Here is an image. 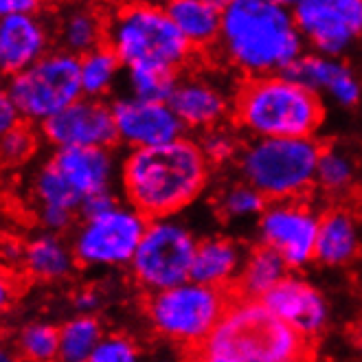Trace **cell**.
<instances>
[{
  "mask_svg": "<svg viewBox=\"0 0 362 362\" xmlns=\"http://www.w3.org/2000/svg\"><path fill=\"white\" fill-rule=\"evenodd\" d=\"M145 362H191V358H187V351L176 345L160 343L145 351Z\"/></svg>",
  "mask_w": 362,
  "mask_h": 362,
  "instance_id": "cell-36",
  "label": "cell"
},
{
  "mask_svg": "<svg viewBox=\"0 0 362 362\" xmlns=\"http://www.w3.org/2000/svg\"><path fill=\"white\" fill-rule=\"evenodd\" d=\"M288 75L321 99L329 97V101L340 108H354L362 99L360 77L340 57H329L314 51L303 53Z\"/></svg>",
  "mask_w": 362,
  "mask_h": 362,
  "instance_id": "cell-18",
  "label": "cell"
},
{
  "mask_svg": "<svg viewBox=\"0 0 362 362\" xmlns=\"http://www.w3.org/2000/svg\"><path fill=\"white\" fill-rule=\"evenodd\" d=\"M266 206L268 200L242 178L224 185L216 196V209L220 213V218H224L226 222L259 220Z\"/></svg>",
  "mask_w": 362,
  "mask_h": 362,
  "instance_id": "cell-28",
  "label": "cell"
},
{
  "mask_svg": "<svg viewBox=\"0 0 362 362\" xmlns=\"http://www.w3.org/2000/svg\"><path fill=\"white\" fill-rule=\"evenodd\" d=\"M211 163L198 139L180 136L174 143L130 150L121 158L119 191L125 204L147 220L176 218L209 187Z\"/></svg>",
  "mask_w": 362,
  "mask_h": 362,
  "instance_id": "cell-1",
  "label": "cell"
},
{
  "mask_svg": "<svg viewBox=\"0 0 362 362\" xmlns=\"http://www.w3.org/2000/svg\"><path fill=\"white\" fill-rule=\"evenodd\" d=\"M198 143L202 147L206 160L211 163V167L238 160L244 147V143L240 141V134L228 125H218V127H213V130L202 132Z\"/></svg>",
  "mask_w": 362,
  "mask_h": 362,
  "instance_id": "cell-31",
  "label": "cell"
},
{
  "mask_svg": "<svg viewBox=\"0 0 362 362\" xmlns=\"http://www.w3.org/2000/svg\"><path fill=\"white\" fill-rule=\"evenodd\" d=\"M191 362H262V360L244 358V356H238V354L213 349V347L204 345L198 351H194V356H191Z\"/></svg>",
  "mask_w": 362,
  "mask_h": 362,
  "instance_id": "cell-37",
  "label": "cell"
},
{
  "mask_svg": "<svg viewBox=\"0 0 362 362\" xmlns=\"http://www.w3.org/2000/svg\"><path fill=\"white\" fill-rule=\"evenodd\" d=\"M101 305V296L97 290H79L75 296H73V308L77 310V314H95Z\"/></svg>",
  "mask_w": 362,
  "mask_h": 362,
  "instance_id": "cell-38",
  "label": "cell"
},
{
  "mask_svg": "<svg viewBox=\"0 0 362 362\" xmlns=\"http://www.w3.org/2000/svg\"><path fill=\"white\" fill-rule=\"evenodd\" d=\"M321 150L316 139H250L235 163L240 178L268 202L303 200L316 185Z\"/></svg>",
  "mask_w": 362,
  "mask_h": 362,
  "instance_id": "cell-6",
  "label": "cell"
},
{
  "mask_svg": "<svg viewBox=\"0 0 362 362\" xmlns=\"http://www.w3.org/2000/svg\"><path fill=\"white\" fill-rule=\"evenodd\" d=\"M37 9L40 3H35V0H0V18H7L13 13H31Z\"/></svg>",
  "mask_w": 362,
  "mask_h": 362,
  "instance_id": "cell-39",
  "label": "cell"
},
{
  "mask_svg": "<svg viewBox=\"0 0 362 362\" xmlns=\"http://www.w3.org/2000/svg\"><path fill=\"white\" fill-rule=\"evenodd\" d=\"M230 301V292L189 279L176 288L147 294L143 312L160 343L198 351L222 323Z\"/></svg>",
  "mask_w": 362,
  "mask_h": 362,
  "instance_id": "cell-7",
  "label": "cell"
},
{
  "mask_svg": "<svg viewBox=\"0 0 362 362\" xmlns=\"http://www.w3.org/2000/svg\"><path fill=\"white\" fill-rule=\"evenodd\" d=\"M23 123H47L83 97L79 57L53 49L27 71L7 81Z\"/></svg>",
  "mask_w": 362,
  "mask_h": 362,
  "instance_id": "cell-9",
  "label": "cell"
},
{
  "mask_svg": "<svg viewBox=\"0 0 362 362\" xmlns=\"http://www.w3.org/2000/svg\"><path fill=\"white\" fill-rule=\"evenodd\" d=\"M123 198L117 194V191H105V194H97L93 198H88L83 202L81 211H79V220H88V218H97L101 213L115 209Z\"/></svg>",
  "mask_w": 362,
  "mask_h": 362,
  "instance_id": "cell-35",
  "label": "cell"
},
{
  "mask_svg": "<svg viewBox=\"0 0 362 362\" xmlns=\"http://www.w3.org/2000/svg\"><path fill=\"white\" fill-rule=\"evenodd\" d=\"M88 362H145V351L132 336L121 332L105 334Z\"/></svg>",
  "mask_w": 362,
  "mask_h": 362,
  "instance_id": "cell-33",
  "label": "cell"
},
{
  "mask_svg": "<svg viewBox=\"0 0 362 362\" xmlns=\"http://www.w3.org/2000/svg\"><path fill=\"white\" fill-rule=\"evenodd\" d=\"M292 13L314 53L340 57L362 40V0H299Z\"/></svg>",
  "mask_w": 362,
  "mask_h": 362,
  "instance_id": "cell-12",
  "label": "cell"
},
{
  "mask_svg": "<svg viewBox=\"0 0 362 362\" xmlns=\"http://www.w3.org/2000/svg\"><path fill=\"white\" fill-rule=\"evenodd\" d=\"M290 268L274 250L266 246H255L246 252V259L240 272V279L235 284V292L240 299L262 301L264 296L288 279Z\"/></svg>",
  "mask_w": 362,
  "mask_h": 362,
  "instance_id": "cell-24",
  "label": "cell"
},
{
  "mask_svg": "<svg viewBox=\"0 0 362 362\" xmlns=\"http://www.w3.org/2000/svg\"><path fill=\"white\" fill-rule=\"evenodd\" d=\"M53 150H112L119 143L110 103L81 97L40 125Z\"/></svg>",
  "mask_w": 362,
  "mask_h": 362,
  "instance_id": "cell-13",
  "label": "cell"
},
{
  "mask_svg": "<svg viewBox=\"0 0 362 362\" xmlns=\"http://www.w3.org/2000/svg\"><path fill=\"white\" fill-rule=\"evenodd\" d=\"M105 329L95 314H75L59 325V354L57 362H88Z\"/></svg>",
  "mask_w": 362,
  "mask_h": 362,
  "instance_id": "cell-25",
  "label": "cell"
},
{
  "mask_svg": "<svg viewBox=\"0 0 362 362\" xmlns=\"http://www.w3.org/2000/svg\"><path fill=\"white\" fill-rule=\"evenodd\" d=\"M18 125H23V117H20L7 86L0 83V139L16 130Z\"/></svg>",
  "mask_w": 362,
  "mask_h": 362,
  "instance_id": "cell-34",
  "label": "cell"
},
{
  "mask_svg": "<svg viewBox=\"0 0 362 362\" xmlns=\"http://www.w3.org/2000/svg\"><path fill=\"white\" fill-rule=\"evenodd\" d=\"M13 294H16V290H13V281L9 279V274L0 268V314H5L9 308H11V303H13Z\"/></svg>",
  "mask_w": 362,
  "mask_h": 362,
  "instance_id": "cell-40",
  "label": "cell"
},
{
  "mask_svg": "<svg viewBox=\"0 0 362 362\" xmlns=\"http://www.w3.org/2000/svg\"><path fill=\"white\" fill-rule=\"evenodd\" d=\"M117 139L130 150H147L174 143L185 136V127L169 103L143 101L130 95H121L112 103Z\"/></svg>",
  "mask_w": 362,
  "mask_h": 362,
  "instance_id": "cell-14",
  "label": "cell"
},
{
  "mask_svg": "<svg viewBox=\"0 0 362 362\" xmlns=\"http://www.w3.org/2000/svg\"><path fill=\"white\" fill-rule=\"evenodd\" d=\"M360 216H362V191H360Z\"/></svg>",
  "mask_w": 362,
  "mask_h": 362,
  "instance_id": "cell-43",
  "label": "cell"
},
{
  "mask_svg": "<svg viewBox=\"0 0 362 362\" xmlns=\"http://www.w3.org/2000/svg\"><path fill=\"white\" fill-rule=\"evenodd\" d=\"M105 45L121 59L123 69L156 66L180 73L194 55L167 9L145 3L123 5L108 13Z\"/></svg>",
  "mask_w": 362,
  "mask_h": 362,
  "instance_id": "cell-4",
  "label": "cell"
},
{
  "mask_svg": "<svg viewBox=\"0 0 362 362\" xmlns=\"http://www.w3.org/2000/svg\"><path fill=\"white\" fill-rule=\"evenodd\" d=\"M37 150V136L27 123L0 139V163L7 167H18L27 163Z\"/></svg>",
  "mask_w": 362,
  "mask_h": 362,
  "instance_id": "cell-32",
  "label": "cell"
},
{
  "mask_svg": "<svg viewBox=\"0 0 362 362\" xmlns=\"http://www.w3.org/2000/svg\"><path fill=\"white\" fill-rule=\"evenodd\" d=\"M233 101L235 97H230L218 81L204 75H180L169 105L185 130L202 134L224 125L228 115H233Z\"/></svg>",
  "mask_w": 362,
  "mask_h": 362,
  "instance_id": "cell-17",
  "label": "cell"
},
{
  "mask_svg": "<svg viewBox=\"0 0 362 362\" xmlns=\"http://www.w3.org/2000/svg\"><path fill=\"white\" fill-rule=\"evenodd\" d=\"M198 242L200 238L178 216L150 220L130 264L134 284L145 294H156L189 281Z\"/></svg>",
  "mask_w": 362,
  "mask_h": 362,
  "instance_id": "cell-8",
  "label": "cell"
},
{
  "mask_svg": "<svg viewBox=\"0 0 362 362\" xmlns=\"http://www.w3.org/2000/svg\"><path fill=\"white\" fill-rule=\"evenodd\" d=\"M165 9L194 51L218 47L224 3H218V0H172L165 5Z\"/></svg>",
  "mask_w": 362,
  "mask_h": 362,
  "instance_id": "cell-22",
  "label": "cell"
},
{
  "mask_svg": "<svg viewBox=\"0 0 362 362\" xmlns=\"http://www.w3.org/2000/svg\"><path fill=\"white\" fill-rule=\"evenodd\" d=\"M20 268L40 284H57L66 281L79 266L73 255L71 242L64 240V235L42 230L27 244H23Z\"/></svg>",
  "mask_w": 362,
  "mask_h": 362,
  "instance_id": "cell-21",
  "label": "cell"
},
{
  "mask_svg": "<svg viewBox=\"0 0 362 362\" xmlns=\"http://www.w3.org/2000/svg\"><path fill=\"white\" fill-rule=\"evenodd\" d=\"M358 163L343 147H323L316 165V185L327 196L343 198L356 187Z\"/></svg>",
  "mask_w": 362,
  "mask_h": 362,
  "instance_id": "cell-27",
  "label": "cell"
},
{
  "mask_svg": "<svg viewBox=\"0 0 362 362\" xmlns=\"http://www.w3.org/2000/svg\"><path fill=\"white\" fill-rule=\"evenodd\" d=\"M53 29L40 11L0 18V75L11 79L51 53Z\"/></svg>",
  "mask_w": 362,
  "mask_h": 362,
  "instance_id": "cell-16",
  "label": "cell"
},
{
  "mask_svg": "<svg viewBox=\"0 0 362 362\" xmlns=\"http://www.w3.org/2000/svg\"><path fill=\"white\" fill-rule=\"evenodd\" d=\"M222 57L246 79L284 75L305 53L292 7L279 0H228L218 40Z\"/></svg>",
  "mask_w": 362,
  "mask_h": 362,
  "instance_id": "cell-2",
  "label": "cell"
},
{
  "mask_svg": "<svg viewBox=\"0 0 362 362\" xmlns=\"http://www.w3.org/2000/svg\"><path fill=\"white\" fill-rule=\"evenodd\" d=\"M180 73L169 69L156 66H139V69H125V88L130 97L143 101H160L169 103L176 86H178Z\"/></svg>",
  "mask_w": 362,
  "mask_h": 362,
  "instance_id": "cell-30",
  "label": "cell"
},
{
  "mask_svg": "<svg viewBox=\"0 0 362 362\" xmlns=\"http://www.w3.org/2000/svg\"><path fill=\"white\" fill-rule=\"evenodd\" d=\"M105 29H108V13H101L95 7H71L59 13L53 35L57 49L83 57L105 45Z\"/></svg>",
  "mask_w": 362,
  "mask_h": 362,
  "instance_id": "cell-23",
  "label": "cell"
},
{
  "mask_svg": "<svg viewBox=\"0 0 362 362\" xmlns=\"http://www.w3.org/2000/svg\"><path fill=\"white\" fill-rule=\"evenodd\" d=\"M123 71L125 69L121 59L115 55V51L108 45L79 57V77H81L83 97L103 101L115 90Z\"/></svg>",
  "mask_w": 362,
  "mask_h": 362,
  "instance_id": "cell-26",
  "label": "cell"
},
{
  "mask_svg": "<svg viewBox=\"0 0 362 362\" xmlns=\"http://www.w3.org/2000/svg\"><path fill=\"white\" fill-rule=\"evenodd\" d=\"M362 257V216L336 204L321 213L314 262L325 268H347Z\"/></svg>",
  "mask_w": 362,
  "mask_h": 362,
  "instance_id": "cell-19",
  "label": "cell"
},
{
  "mask_svg": "<svg viewBox=\"0 0 362 362\" xmlns=\"http://www.w3.org/2000/svg\"><path fill=\"white\" fill-rule=\"evenodd\" d=\"M356 345H358V349H360V354H362V327H360V332H358V340H356Z\"/></svg>",
  "mask_w": 362,
  "mask_h": 362,
  "instance_id": "cell-42",
  "label": "cell"
},
{
  "mask_svg": "<svg viewBox=\"0 0 362 362\" xmlns=\"http://www.w3.org/2000/svg\"><path fill=\"white\" fill-rule=\"evenodd\" d=\"M321 213L305 200L268 202L257 220L259 244L274 250L290 270L305 268L314 262Z\"/></svg>",
  "mask_w": 362,
  "mask_h": 362,
  "instance_id": "cell-11",
  "label": "cell"
},
{
  "mask_svg": "<svg viewBox=\"0 0 362 362\" xmlns=\"http://www.w3.org/2000/svg\"><path fill=\"white\" fill-rule=\"evenodd\" d=\"M147 222L150 220L123 200L97 218L79 220L71 235L77 266L88 270L130 268Z\"/></svg>",
  "mask_w": 362,
  "mask_h": 362,
  "instance_id": "cell-10",
  "label": "cell"
},
{
  "mask_svg": "<svg viewBox=\"0 0 362 362\" xmlns=\"http://www.w3.org/2000/svg\"><path fill=\"white\" fill-rule=\"evenodd\" d=\"M262 303L305 340L321 334L329 323V303L325 294L301 276H288L270 290Z\"/></svg>",
  "mask_w": 362,
  "mask_h": 362,
  "instance_id": "cell-15",
  "label": "cell"
},
{
  "mask_svg": "<svg viewBox=\"0 0 362 362\" xmlns=\"http://www.w3.org/2000/svg\"><path fill=\"white\" fill-rule=\"evenodd\" d=\"M13 349L23 362H57L59 325L49 321H29L16 334Z\"/></svg>",
  "mask_w": 362,
  "mask_h": 362,
  "instance_id": "cell-29",
  "label": "cell"
},
{
  "mask_svg": "<svg viewBox=\"0 0 362 362\" xmlns=\"http://www.w3.org/2000/svg\"><path fill=\"white\" fill-rule=\"evenodd\" d=\"M0 362H23V360H20V356L13 349V345L0 343Z\"/></svg>",
  "mask_w": 362,
  "mask_h": 362,
  "instance_id": "cell-41",
  "label": "cell"
},
{
  "mask_svg": "<svg viewBox=\"0 0 362 362\" xmlns=\"http://www.w3.org/2000/svg\"><path fill=\"white\" fill-rule=\"evenodd\" d=\"M121 160L112 150H55L31 176L33 209H57L79 218L88 198L115 191Z\"/></svg>",
  "mask_w": 362,
  "mask_h": 362,
  "instance_id": "cell-5",
  "label": "cell"
},
{
  "mask_svg": "<svg viewBox=\"0 0 362 362\" xmlns=\"http://www.w3.org/2000/svg\"><path fill=\"white\" fill-rule=\"evenodd\" d=\"M244 246L226 235H209L198 242L194 268H191V281L216 290H235L240 272L246 259Z\"/></svg>",
  "mask_w": 362,
  "mask_h": 362,
  "instance_id": "cell-20",
  "label": "cell"
},
{
  "mask_svg": "<svg viewBox=\"0 0 362 362\" xmlns=\"http://www.w3.org/2000/svg\"><path fill=\"white\" fill-rule=\"evenodd\" d=\"M233 119L250 139H314L325 105L288 73L268 75L246 79L235 90Z\"/></svg>",
  "mask_w": 362,
  "mask_h": 362,
  "instance_id": "cell-3",
  "label": "cell"
}]
</instances>
